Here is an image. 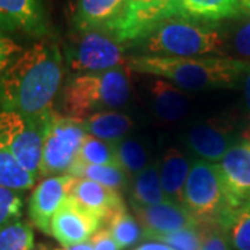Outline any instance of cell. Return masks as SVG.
<instances>
[{
	"instance_id": "obj_1",
	"label": "cell",
	"mask_w": 250,
	"mask_h": 250,
	"mask_svg": "<svg viewBox=\"0 0 250 250\" xmlns=\"http://www.w3.org/2000/svg\"><path fill=\"white\" fill-rule=\"evenodd\" d=\"M64 77V56L52 38L22 50L0 75V108L24 116L52 110Z\"/></svg>"
},
{
	"instance_id": "obj_2",
	"label": "cell",
	"mask_w": 250,
	"mask_h": 250,
	"mask_svg": "<svg viewBox=\"0 0 250 250\" xmlns=\"http://www.w3.org/2000/svg\"><path fill=\"white\" fill-rule=\"evenodd\" d=\"M249 65V62L227 56L157 57L131 54L126 62L129 71L168 81L185 92L236 86L243 80Z\"/></svg>"
},
{
	"instance_id": "obj_3",
	"label": "cell",
	"mask_w": 250,
	"mask_h": 250,
	"mask_svg": "<svg viewBox=\"0 0 250 250\" xmlns=\"http://www.w3.org/2000/svg\"><path fill=\"white\" fill-rule=\"evenodd\" d=\"M131 50H135L132 54L157 57L227 56V36L220 24L174 17L134 43Z\"/></svg>"
},
{
	"instance_id": "obj_4",
	"label": "cell",
	"mask_w": 250,
	"mask_h": 250,
	"mask_svg": "<svg viewBox=\"0 0 250 250\" xmlns=\"http://www.w3.org/2000/svg\"><path fill=\"white\" fill-rule=\"evenodd\" d=\"M129 80L126 67L74 74L62 86L60 96L62 116L81 121L98 113L124 107L132 90Z\"/></svg>"
},
{
	"instance_id": "obj_5",
	"label": "cell",
	"mask_w": 250,
	"mask_h": 250,
	"mask_svg": "<svg viewBox=\"0 0 250 250\" xmlns=\"http://www.w3.org/2000/svg\"><path fill=\"white\" fill-rule=\"evenodd\" d=\"M182 206L197 223L224 227L236 207L224 185L217 163L192 161L185 188Z\"/></svg>"
},
{
	"instance_id": "obj_6",
	"label": "cell",
	"mask_w": 250,
	"mask_h": 250,
	"mask_svg": "<svg viewBox=\"0 0 250 250\" xmlns=\"http://www.w3.org/2000/svg\"><path fill=\"white\" fill-rule=\"evenodd\" d=\"M53 108L41 116L0 110V150L39 178L43 142Z\"/></svg>"
},
{
	"instance_id": "obj_7",
	"label": "cell",
	"mask_w": 250,
	"mask_h": 250,
	"mask_svg": "<svg viewBox=\"0 0 250 250\" xmlns=\"http://www.w3.org/2000/svg\"><path fill=\"white\" fill-rule=\"evenodd\" d=\"M131 46L103 29L74 32L64 49L68 68L75 74L100 72L126 67Z\"/></svg>"
},
{
	"instance_id": "obj_8",
	"label": "cell",
	"mask_w": 250,
	"mask_h": 250,
	"mask_svg": "<svg viewBox=\"0 0 250 250\" xmlns=\"http://www.w3.org/2000/svg\"><path fill=\"white\" fill-rule=\"evenodd\" d=\"M85 135L78 120L64 117L53 110L43 142L39 177L67 174L78 156Z\"/></svg>"
},
{
	"instance_id": "obj_9",
	"label": "cell",
	"mask_w": 250,
	"mask_h": 250,
	"mask_svg": "<svg viewBox=\"0 0 250 250\" xmlns=\"http://www.w3.org/2000/svg\"><path fill=\"white\" fill-rule=\"evenodd\" d=\"M0 31L34 39L50 36L45 0H0Z\"/></svg>"
},
{
	"instance_id": "obj_10",
	"label": "cell",
	"mask_w": 250,
	"mask_h": 250,
	"mask_svg": "<svg viewBox=\"0 0 250 250\" xmlns=\"http://www.w3.org/2000/svg\"><path fill=\"white\" fill-rule=\"evenodd\" d=\"M182 141L199 160L220 163L225 153L241 142V138L233 135V125L228 121L207 120L188 128Z\"/></svg>"
},
{
	"instance_id": "obj_11",
	"label": "cell",
	"mask_w": 250,
	"mask_h": 250,
	"mask_svg": "<svg viewBox=\"0 0 250 250\" xmlns=\"http://www.w3.org/2000/svg\"><path fill=\"white\" fill-rule=\"evenodd\" d=\"M75 182L77 177L62 174L46 177L36 185L29 199L28 213L38 229L50 235V224L54 214L71 195Z\"/></svg>"
},
{
	"instance_id": "obj_12",
	"label": "cell",
	"mask_w": 250,
	"mask_h": 250,
	"mask_svg": "<svg viewBox=\"0 0 250 250\" xmlns=\"http://www.w3.org/2000/svg\"><path fill=\"white\" fill-rule=\"evenodd\" d=\"M103 221L90 213L70 195L54 214L50 224V235L62 248L89 241L102 228Z\"/></svg>"
},
{
	"instance_id": "obj_13",
	"label": "cell",
	"mask_w": 250,
	"mask_h": 250,
	"mask_svg": "<svg viewBox=\"0 0 250 250\" xmlns=\"http://www.w3.org/2000/svg\"><path fill=\"white\" fill-rule=\"evenodd\" d=\"M134 211L138 223L142 227L143 238L152 241L161 235L177 232L200 224L189 214L184 206L170 200L147 207H134Z\"/></svg>"
},
{
	"instance_id": "obj_14",
	"label": "cell",
	"mask_w": 250,
	"mask_h": 250,
	"mask_svg": "<svg viewBox=\"0 0 250 250\" xmlns=\"http://www.w3.org/2000/svg\"><path fill=\"white\" fill-rule=\"evenodd\" d=\"M225 189L233 206L250 202V142L241 141L225 153L218 163Z\"/></svg>"
},
{
	"instance_id": "obj_15",
	"label": "cell",
	"mask_w": 250,
	"mask_h": 250,
	"mask_svg": "<svg viewBox=\"0 0 250 250\" xmlns=\"http://www.w3.org/2000/svg\"><path fill=\"white\" fill-rule=\"evenodd\" d=\"M71 196L90 213L98 215L103 224L113 213L125 207L120 192L90 179L77 178Z\"/></svg>"
},
{
	"instance_id": "obj_16",
	"label": "cell",
	"mask_w": 250,
	"mask_h": 250,
	"mask_svg": "<svg viewBox=\"0 0 250 250\" xmlns=\"http://www.w3.org/2000/svg\"><path fill=\"white\" fill-rule=\"evenodd\" d=\"M125 0H77L72 11L74 32L104 29L120 17Z\"/></svg>"
},
{
	"instance_id": "obj_17",
	"label": "cell",
	"mask_w": 250,
	"mask_h": 250,
	"mask_svg": "<svg viewBox=\"0 0 250 250\" xmlns=\"http://www.w3.org/2000/svg\"><path fill=\"white\" fill-rule=\"evenodd\" d=\"M149 95L153 113L163 121L175 123L189 111L190 99L188 92L179 89L168 81L154 78L149 88Z\"/></svg>"
},
{
	"instance_id": "obj_18",
	"label": "cell",
	"mask_w": 250,
	"mask_h": 250,
	"mask_svg": "<svg viewBox=\"0 0 250 250\" xmlns=\"http://www.w3.org/2000/svg\"><path fill=\"white\" fill-rule=\"evenodd\" d=\"M179 17L207 24H220L245 13L239 0H177Z\"/></svg>"
},
{
	"instance_id": "obj_19",
	"label": "cell",
	"mask_w": 250,
	"mask_h": 250,
	"mask_svg": "<svg viewBox=\"0 0 250 250\" xmlns=\"http://www.w3.org/2000/svg\"><path fill=\"white\" fill-rule=\"evenodd\" d=\"M159 167L161 187L167 199L170 202L182 205L184 188L192 167L189 157L177 147H168L159 161Z\"/></svg>"
},
{
	"instance_id": "obj_20",
	"label": "cell",
	"mask_w": 250,
	"mask_h": 250,
	"mask_svg": "<svg viewBox=\"0 0 250 250\" xmlns=\"http://www.w3.org/2000/svg\"><path fill=\"white\" fill-rule=\"evenodd\" d=\"M80 125L88 135L106 142L117 143L128 136V132L134 126V120L126 114L111 110L81 120Z\"/></svg>"
},
{
	"instance_id": "obj_21",
	"label": "cell",
	"mask_w": 250,
	"mask_h": 250,
	"mask_svg": "<svg viewBox=\"0 0 250 250\" xmlns=\"http://www.w3.org/2000/svg\"><path fill=\"white\" fill-rule=\"evenodd\" d=\"M132 207H147L167 202L160 181L159 161H152L146 168L129 181Z\"/></svg>"
},
{
	"instance_id": "obj_22",
	"label": "cell",
	"mask_w": 250,
	"mask_h": 250,
	"mask_svg": "<svg viewBox=\"0 0 250 250\" xmlns=\"http://www.w3.org/2000/svg\"><path fill=\"white\" fill-rule=\"evenodd\" d=\"M67 174L77 178L90 179L117 192L129 187V177L120 166H90L74 163Z\"/></svg>"
},
{
	"instance_id": "obj_23",
	"label": "cell",
	"mask_w": 250,
	"mask_h": 250,
	"mask_svg": "<svg viewBox=\"0 0 250 250\" xmlns=\"http://www.w3.org/2000/svg\"><path fill=\"white\" fill-rule=\"evenodd\" d=\"M227 36V57L250 64V11L229 20L224 25Z\"/></svg>"
},
{
	"instance_id": "obj_24",
	"label": "cell",
	"mask_w": 250,
	"mask_h": 250,
	"mask_svg": "<svg viewBox=\"0 0 250 250\" xmlns=\"http://www.w3.org/2000/svg\"><path fill=\"white\" fill-rule=\"evenodd\" d=\"M104 224H107L106 228L111 235V238L116 241L120 250L132 246L143 238L141 224L138 223L134 215L128 213L126 207H123L117 210L116 213H113L104 221Z\"/></svg>"
},
{
	"instance_id": "obj_25",
	"label": "cell",
	"mask_w": 250,
	"mask_h": 250,
	"mask_svg": "<svg viewBox=\"0 0 250 250\" xmlns=\"http://www.w3.org/2000/svg\"><path fill=\"white\" fill-rule=\"evenodd\" d=\"M116 152L118 164L128 174V177H135L143 171L149 163V152L141 141L132 136H126L116 143Z\"/></svg>"
},
{
	"instance_id": "obj_26",
	"label": "cell",
	"mask_w": 250,
	"mask_h": 250,
	"mask_svg": "<svg viewBox=\"0 0 250 250\" xmlns=\"http://www.w3.org/2000/svg\"><path fill=\"white\" fill-rule=\"evenodd\" d=\"M74 163L90 166H120L117 160L116 143L106 142L86 134Z\"/></svg>"
},
{
	"instance_id": "obj_27",
	"label": "cell",
	"mask_w": 250,
	"mask_h": 250,
	"mask_svg": "<svg viewBox=\"0 0 250 250\" xmlns=\"http://www.w3.org/2000/svg\"><path fill=\"white\" fill-rule=\"evenodd\" d=\"M223 228L233 250H250V202L236 208Z\"/></svg>"
},
{
	"instance_id": "obj_28",
	"label": "cell",
	"mask_w": 250,
	"mask_h": 250,
	"mask_svg": "<svg viewBox=\"0 0 250 250\" xmlns=\"http://www.w3.org/2000/svg\"><path fill=\"white\" fill-rule=\"evenodd\" d=\"M36 179V175L24 170L7 153L0 150V187L24 192L34 187Z\"/></svg>"
},
{
	"instance_id": "obj_29",
	"label": "cell",
	"mask_w": 250,
	"mask_h": 250,
	"mask_svg": "<svg viewBox=\"0 0 250 250\" xmlns=\"http://www.w3.org/2000/svg\"><path fill=\"white\" fill-rule=\"evenodd\" d=\"M35 236L25 221H14L0 229V250H34Z\"/></svg>"
},
{
	"instance_id": "obj_30",
	"label": "cell",
	"mask_w": 250,
	"mask_h": 250,
	"mask_svg": "<svg viewBox=\"0 0 250 250\" xmlns=\"http://www.w3.org/2000/svg\"><path fill=\"white\" fill-rule=\"evenodd\" d=\"M207 224H197L187 229L157 236L153 241L168 245L174 250H200L205 241Z\"/></svg>"
},
{
	"instance_id": "obj_31",
	"label": "cell",
	"mask_w": 250,
	"mask_h": 250,
	"mask_svg": "<svg viewBox=\"0 0 250 250\" xmlns=\"http://www.w3.org/2000/svg\"><path fill=\"white\" fill-rule=\"evenodd\" d=\"M22 207L24 197L21 192L0 187V229L20 220Z\"/></svg>"
},
{
	"instance_id": "obj_32",
	"label": "cell",
	"mask_w": 250,
	"mask_h": 250,
	"mask_svg": "<svg viewBox=\"0 0 250 250\" xmlns=\"http://www.w3.org/2000/svg\"><path fill=\"white\" fill-rule=\"evenodd\" d=\"M200 250H231L228 236L223 227L215 224H207L205 241Z\"/></svg>"
},
{
	"instance_id": "obj_33",
	"label": "cell",
	"mask_w": 250,
	"mask_h": 250,
	"mask_svg": "<svg viewBox=\"0 0 250 250\" xmlns=\"http://www.w3.org/2000/svg\"><path fill=\"white\" fill-rule=\"evenodd\" d=\"M21 52H22V47L18 45L16 41H13L10 36L4 35L0 31V75L17 59V56Z\"/></svg>"
},
{
	"instance_id": "obj_34",
	"label": "cell",
	"mask_w": 250,
	"mask_h": 250,
	"mask_svg": "<svg viewBox=\"0 0 250 250\" xmlns=\"http://www.w3.org/2000/svg\"><path fill=\"white\" fill-rule=\"evenodd\" d=\"M90 242L93 245V250H120L116 241L111 238V235L107 231V228H100L90 238Z\"/></svg>"
},
{
	"instance_id": "obj_35",
	"label": "cell",
	"mask_w": 250,
	"mask_h": 250,
	"mask_svg": "<svg viewBox=\"0 0 250 250\" xmlns=\"http://www.w3.org/2000/svg\"><path fill=\"white\" fill-rule=\"evenodd\" d=\"M135 250H174L172 248H170L168 245L166 243H161V242L152 241V242H146V243H142L139 245Z\"/></svg>"
},
{
	"instance_id": "obj_36",
	"label": "cell",
	"mask_w": 250,
	"mask_h": 250,
	"mask_svg": "<svg viewBox=\"0 0 250 250\" xmlns=\"http://www.w3.org/2000/svg\"><path fill=\"white\" fill-rule=\"evenodd\" d=\"M243 89H245V102H246L248 108L250 110V65L248 71L243 75Z\"/></svg>"
},
{
	"instance_id": "obj_37",
	"label": "cell",
	"mask_w": 250,
	"mask_h": 250,
	"mask_svg": "<svg viewBox=\"0 0 250 250\" xmlns=\"http://www.w3.org/2000/svg\"><path fill=\"white\" fill-rule=\"evenodd\" d=\"M172 1H177V0H125L126 4H164V3H172Z\"/></svg>"
},
{
	"instance_id": "obj_38",
	"label": "cell",
	"mask_w": 250,
	"mask_h": 250,
	"mask_svg": "<svg viewBox=\"0 0 250 250\" xmlns=\"http://www.w3.org/2000/svg\"><path fill=\"white\" fill-rule=\"evenodd\" d=\"M53 250H93V245H92V242L89 239V241L82 242V243H77V245L68 246V248H62V249Z\"/></svg>"
},
{
	"instance_id": "obj_39",
	"label": "cell",
	"mask_w": 250,
	"mask_h": 250,
	"mask_svg": "<svg viewBox=\"0 0 250 250\" xmlns=\"http://www.w3.org/2000/svg\"><path fill=\"white\" fill-rule=\"evenodd\" d=\"M239 138H241V141H245V142H250V125L249 126H246L243 131L239 135Z\"/></svg>"
},
{
	"instance_id": "obj_40",
	"label": "cell",
	"mask_w": 250,
	"mask_h": 250,
	"mask_svg": "<svg viewBox=\"0 0 250 250\" xmlns=\"http://www.w3.org/2000/svg\"><path fill=\"white\" fill-rule=\"evenodd\" d=\"M239 3L245 11H250V0H239Z\"/></svg>"
},
{
	"instance_id": "obj_41",
	"label": "cell",
	"mask_w": 250,
	"mask_h": 250,
	"mask_svg": "<svg viewBox=\"0 0 250 250\" xmlns=\"http://www.w3.org/2000/svg\"><path fill=\"white\" fill-rule=\"evenodd\" d=\"M34 250H53V249L47 248L46 245H36L35 248H34Z\"/></svg>"
}]
</instances>
